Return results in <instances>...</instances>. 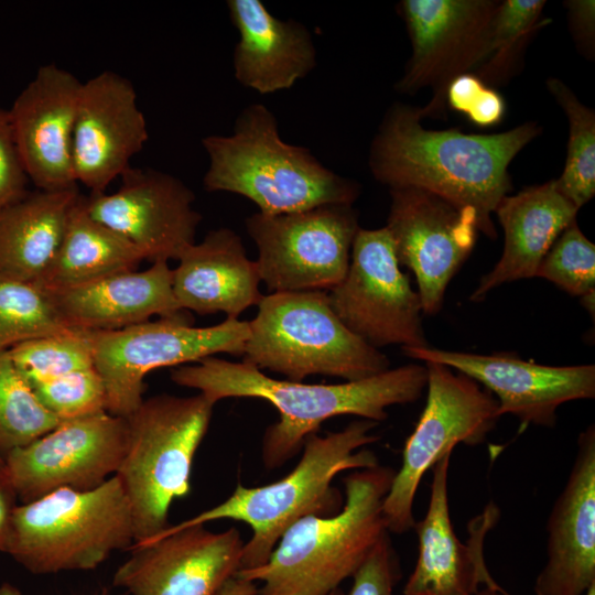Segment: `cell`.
Instances as JSON below:
<instances>
[{"label":"cell","mask_w":595,"mask_h":595,"mask_svg":"<svg viewBox=\"0 0 595 595\" xmlns=\"http://www.w3.org/2000/svg\"><path fill=\"white\" fill-rule=\"evenodd\" d=\"M239 41L234 50L235 78L261 95L291 88L316 66L310 31L295 20H280L259 0H228Z\"/></svg>","instance_id":"23"},{"label":"cell","mask_w":595,"mask_h":595,"mask_svg":"<svg viewBox=\"0 0 595 595\" xmlns=\"http://www.w3.org/2000/svg\"><path fill=\"white\" fill-rule=\"evenodd\" d=\"M569 20L575 42L583 53L594 52L595 2L593 0L566 1Z\"/></svg>","instance_id":"39"},{"label":"cell","mask_w":595,"mask_h":595,"mask_svg":"<svg viewBox=\"0 0 595 595\" xmlns=\"http://www.w3.org/2000/svg\"><path fill=\"white\" fill-rule=\"evenodd\" d=\"M120 187L85 196L88 214L123 236L144 260L169 261L195 242L202 215L195 195L180 178L150 167L130 166Z\"/></svg>","instance_id":"16"},{"label":"cell","mask_w":595,"mask_h":595,"mask_svg":"<svg viewBox=\"0 0 595 595\" xmlns=\"http://www.w3.org/2000/svg\"><path fill=\"white\" fill-rule=\"evenodd\" d=\"M463 595H509V594L506 591H504L501 587L500 588L486 587L483 591H476V592L466 593Z\"/></svg>","instance_id":"43"},{"label":"cell","mask_w":595,"mask_h":595,"mask_svg":"<svg viewBox=\"0 0 595 595\" xmlns=\"http://www.w3.org/2000/svg\"><path fill=\"white\" fill-rule=\"evenodd\" d=\"M128 421L108 412L60 422L6 454L18 499H37L58 488L89 490L113 476L127 451Z\"/></svg>","instance_id":"14"},{"label":"cell","mask_w":595,"mask_h":595,"mask_svg":"<svg viewBox=\"0 0 595 595\" xmlns=\"http://www.w3.org/2000/svg\"><path fill=\"white\" fill-rule=\"evenodd\" d=\"M423 117L422 108L399 102L387 110L369 149L371 174L389 190L415 187L473 210L479 231L496 238L491 216L511 188L508 166L541 128L526 122L474 134L425 129Z\"/></svg>","instance_id":"1"},{"label":"cell","mask_w":595,"mask_h":595,"mask_svg":"<svg viewBox=\"0 0 595 595\" xmlns=\"http://www.w3.org/2000/svg\"><path fill=\"white\" fill-rule=\"evenodd\" d=\"M18 495L7 468L0 469V551L6 552Z\"/></svg>","instance_id":"40"},{"label":"cell","mask_w":595,"mask_h":595,"mask_svg":"<svg viewBox=\"0 0 595 595\" xmlns=\"http://www.w3.org/2000/svg\"><path fill=\"white\" fill-rule=\"evenodd\" d=\"M425 366V407L405 441L401 467L382 505L388 532L413 528L414 497L424 474L457 444L484 443L500 418L496 398L475 380L442 364L426 361Z\"/></svg>","instance_id":"10"},{"label":"cell","mask_w":595,"mask_h":595,"mask_svg":"<svg viewBox=\"0 0 595 595\" xmlns=\"http://www.w3.org/2000/svg\"><path fill=\"white\" fill-rule=\"evenodd\" d=\"M377 422L359 419L326 435H310L295 467L281 479L260 487L237 485L217 506L164 530L231 519L247 523L251 538L244 543L240 570L263 565L284 531L306 516H332L343 507L334 478L349 469L379 464L365 446L378 441L371 430Z\"/></svg>","instance_id":"5"},{"label":"cell","mask_w":595,"mask_h":595,"mask_svg":"<svg viewBox=\"0 0 595 595\" xmlns=\"http://www.w3.org/2000/svg\"><path fill=\"white\" fill-rule=\"evenodd\" d=\"M61 422L107 412L105 385L95 367L31 385Z\"/></svg>","instance_id":"35"},{"label":"cell","mask_w":595,"mask_h":595,"mask_svg":"<svg viewBox=\"0 0 595 595\" xmlns=\"http://www.w3.org/2000/svg\"><path fill=\"white\" fill-rule=\"evenodd\" d=\"M547 562L536 595H584L595 583V428L580 433L577 452L547 522Z\"/></svg>","instance_id":"21"},{"label":"cell","mask_w":595,"mask_h":595,"mask_svg":"<svg viewBox=\"0 0 595 595\" xmlns=\"http://www.w3.org/2000/svg\"><path fill=\"white\" fill-rule=\"evenodd\" d=\"M396 470L376 465L344 477L345 501L332 516H306L279 539L268 561L235 576L260 581L256 595H328L353 577L388 532L383 500Z\"/></svg>","instance_id":"3"},{"label":"cell","mask_w":595,"mask_h":595,"mask_svg":"<svg viewBox=\"0 0 595 595\" xmlns=\"http://www.w3.org/2000/svg\"><path fill=\"white\" fill-rule=\"evenodd\" d=\"M82 84L65 68L42 65L8 109L25 173L40 191L77 186L73 133Z\"/></svg>","instance_id":"20"},{"label":"cell","mask_w":595,"mask_h":595,"mask_svg":"<svg viewBox=\"0 0 595 595\" xmlns=\"http://www.w3.org/2000/svg\"><path fill=\"white\" fill-rule=\"evenodd\" d=\"M30 385L94 366L91 331L69 328L7 350Z\"/></svg>","instance_id":"33"},{"label":"cell","mask_w":595,"mask_h":595,"mask_svg":"<svg viewBox=\"0 0 595 595\" xmlns=\"http://www.w3.org/2000/svg\"><path fill=\"white\" fill-rule=\"evenodd\" d=\"M202 144L208 156L205 190L241 195L264 215L353 205L360 194L357 182L324 166L307 148L283 141L262 104L241 110L231 134L207 136Z\"/></svg>","instance_id":"4"},{"label":"cell","mask_w":595,"mask_h":595,"mask_svg":"<svg viewBox=\"0 0 595 595\" xmlns=\"http://www.w3.org/2000/svg\"><path fill=\"white\" fill-rule=\"evenodd\" d=\"M133 543L130 504L113 475L89 490L58 488L18 505L4 553L42 575L96 569Z\"/></svg>","instance_id":"6"},{"label":"cell","mask_w":595,"mask_h":595,"mask_svg":"<svg viewBox=\"0 0 595 595\" xmlns=\"http://www.w3.org/2000/svg\"><path fill=\"white\" fill-rule=\"evenodd\" d=\"M67 329L50 292L34 281L0 273V353Z\"/></svg>","instance_id":"30"},{"label":"cell","mask_w":595,"mask_h":595,"mask_svg":"<svg viewBox=\"0 0 595 595\" xmlns=\"http://www.w3.org/2000/svg\"><path fill=\"white\" fill-rule=\"evenodd\" d=\"M29 182L14 140L9 110L0 105V209L26 195Z\"/></svg>","instance_id":"38"},{"label":"cell","mask_w":595,"mask_h":595,"mask_svg":"<svg viewBox=\"0 0 595 595\" xmlns=\"http://www.w3.org/2000/svg\"><path fill=\"white\" fill-rule=\"evenodd\" d=\"M451 454L433 467L431 494L424 518L413 528L419 539L415 567L403 588V595H463L478 591L479 584L500 588L490 576L483 554V541L496 519V508L477 518V529L469 545L456 537L448 507V469Z\"/></svg>","instance_id":"22"},{"label":"cell","mask_w":595,"mask_h":595,"mask_svg":"<svg viewBox=\"0 0 595 595\" xmlns=\"http://www.w3.org/2000/svg\"><path fill=\"white\" fill-rule=\"evenodd\" d=\"M172 269L174 296L184 311L199 315L223 312L238 318L264 295L257 261L247 257L241 238L229 228L209 231L188 246Z\"/></svg>","instance_id":"25"},{"label":"cell","mask_w":595,"mask_h":595,"mask_svg":"<svg viewBox=\"0 0 595 595\" xmlns=\"http://www.w3.org/2000/svg\"><path fill=\"white\" fill-rule=\"evenodd\" d=\"M242 361L302 381L311 375L346 381L390 369L389 358L351 333L332 310L326 291L263 296L249 322Z\"/></svg>","instance_id":"8"},{"label":"cell","mask_w":595,"mask_h":595,"mask_svg":"<svg viewBox=\"0 0 595 595\" xmlns=\"http://www.w3.org/2000/svg\"><path fill=\"white\" fill-rule=\"evenodd\" d=\"M258 586L255 582L232 576L213 595H256Z\"/></svg>","instance_id":"41"},{"label":"cell","mask_w":595,"mask_h":595,"mask_svg":"<svg viewBox=\"0 0 595 595\" xmlns=\"http://www.w3.org/2000/svg\"><path fill=\"white\" fill-rule=\"evenodd\" d=\"M411 358L447 366L496 394L498 412L511 414L520 431L529 425L553 428L565 402L595 397V366H548L512 354L480 355L437 348H404Z\"/></svg>","instance_id":"17"},{"label":"cell","mask_w":595,"mask_h":595,"mask_svg":"<svg viewBox=\"0 0 595 595\" xmlns=\"http://www.w3.org/2000/svg\"><path fill=\"white\" fill-rule=\"evenodd\" d=\"M91 337L107 412L127 419L143 401V379L150 371L216 354L242 356L250 326L234 317L206 327L191 325L187 317L159 318L120 329L91 331Z\"/></svg>","instance_id":"9"},{"label":"cell","mask_w":595,"mask_h":595,"mask_svg":"<svg viewBox=\"0 0 595 595\" xmlns=\"http://www.w3.org/2000/svg\"><path fill=\"white\" fill-rule=\"evenodd\" d=\"M536 277L581 300L595 295V245L581 231L576 219L555 239Z\"/></svg>","instance_id":"34"},{"label":"cell","mask_w":595,"mask_h":595,"mask_svg":"<svg viewBox=\"0 0 595 595\" xmlns=\"http://www.w3.org/2000/svg\"><path fill=\"white\" fill-rule=\"evenodd\" d=\"M577 212L554 180L506 195L495 210L505 234L502 255L480 279L470 300L479 301L504 283L536 277L540 262Z\"/></svg>","instance_id":"26"},{"label":"cell","mask_w":595,"mask_h":595,"mask_svg":"<svg viewBox=\"0 0 595 595\" xmlns=\"http://www.w3.org/2000/svg\"><path fill=\"white\" fill-rule=\"evenodd\" d=\"M327 293L340 322L370 346L429 347L419 293L401 271L386 227L357 230L347 273Z\"/></svg>","instance_id":"12"},{"label":"cell","mask_w":595,"mask_h":595,"mask_svg":"<svg viewBox=\"0 0 595 595\" xmlns=\"http://www.w3.org/2000/svg\"><path fill=\"white\" fill-rule=\"evenodd\" d=\"M0 595H24L15 585L4 582L0 585Z\"/></svg>","instance_id":"42"},{"label":"cell","mask_w":595,"mask_h":595,"mask_svg":"<svg viewBox=\"0 0 595 595\" xmlns=\"http://www.w3.org/2000/svg\"><path fill=\"white\" fill-rule=\"evenodd\" d=\"M385 226L400 266L416 279L422 313L435 315L452 278L475 247L479 232L475 213L415 187L390 190Z\"/></svg>","instance_id":"15"},{"label":"cell","mask_w":595,"mask_h":595,"mask_svg":"<svg viewBox=\"0 0 595 595\" xmlns=\"http://www.w3.org/2000/svg\"><path fill=\"white\" fill-rule=\"evenodd\" d=\"M78 186L28 192L0 209V273L22 280L41 279L63 237Z\"/></svg>","instance_id":"27"},{"label":"cell","mask_w":595,"mask_h":595,"mask_svg":"<svg viewBox=\"0 0 595 595\" xmlns=\"http://www.w3.org/2000/svg\"><path fill=\"white\" fill-rule=\"evenodd\" d=\"M60 422L39 400L8 353H0V450L4 456L47 433Z\"/></svg>","instance_id":"32"},{"label":"cell","mask_w":595,"mask_h":595,"mask_svg":"<svg viewBox=\"0 0 595 595\" xmlns=\"http://www.w3.org/2000/svg\"><path fill=\"white\" fill-rule=\"evenodd\" d=\"M214 405L202 393H162L143 399L127 418L128 446L115 475L130 504L133 545L166 529L172 502L191 491L194 456L208 431Z\"/></svg>","instance_id":"7"},{"label":"cell","mask_w":595,"mask_h":595,"mask_svg":"<svg viewBox=\"0 0 595 595\" xmlns=\"http://www.w3.org/2000/svg\"><path fill=\"white\" fill-rule=\"evenodd\" d=\"M3 468H6V456L0 450V469H3Z\"/></svg>","instance_id":"44"},{"label":"cell","mask_w":595,"mask_h":595,"mask_svg":"<svg viewBox=\"0 0 595 595\" xmlns=\"http://www.w3.org/2000/svg\"><path fill=\"white\" fill-rule=\"evenodd\" d=\"M445 101L478 127L498 125L506 111L502 96L473 73L459 75L448 84Z\"/></svg>","instance_id":"36"},{"label":"cell","mask_w":595,"mask_h":595,"mask_svg":"<svg viewBox=\"0 0 595 595\" xmlns=\"http://www.w3.org/2000/svg\"><path fill=\"white\" fill-rule=\"evenodd\" d=\"M400 578L398 555L387 532L354 574L349 595H392Z\"/></svg>","instance_id":"37"},{"label":"cell","mask_w":595,"mask_h":595,"mask_svg":"<svg viewBox=\"0 0 595 595\" xmlns=\"http://www.w3.org/2000/svg\"><path fill=\"white\" fill-rule=\"evenodd\" d=\"M543 0L499 1L489 42V55L477 68V76L493 87L507 80L533 33L551 20L541 19Z\"/></svg>","instance_id":"31"},{"label":"cell","mask_w":595,"mask_h":595,"mask_svg":"<svg viewBox=\"0 0 595 595\" xmlns=\"http://www.w3.org/2000/svg\"><path fill=\"white\" fill-rule=\"evenodd\" d=\"M498 4L496 0H403L398 4L412 53L396 89L415 94L432 88L434 95L422 108L424 116L440 113L448 84L488 58Z\"/></svg>","instance_id":"13"},{"label":"cell","mask_w":595,"mask_h":595,"mask_svg":"<svg viewBox=\"0 0 595 595\" xmlns=\"http://www.w3.org/2000/svg\"><path fill=\"white\" fill-rule=\"evenodd\" d=\"M258 248L261 281L269 291H331L346 275L358 216L353 205L264 215L245 220Z\"/></svg>","instance_id":"11"},{"label":"cell","mask_w":595,"mask_h":595,"mask_svg":"<svg viewBox=\"0 0 595 595\" xmlns=\"http://www.w3.org/2000/svg\"><path fill=\"white\" fill-rule=\"evenodd\" d=\"M171 380L198 390L215 404L225 398H258L272 404L279 420L264 431L261 459L267 469H277L331 418L356 415L379 423L388 418L387 408L419 400L428 370L425 365L409 364L360 380L303 383L271 378L244 361L209 356L173 368Z\"/></svg>","instance_id":"2"},{"label":"cell","mask_w":595,"mask_h":595,"mask_svg":"<svg viewBox=\"0 0 595 595\" xmlns=\"http://www.w3.org/2000/svg\"><path fill=\"white\" fill-rule=\"evenodd\" d=\"M328 595H345V594L340 588H336L335 591H333Z\"/></svg>","instance_id":"46"},{"label":"cell","mask_w":595,"mask_h":595,"mask_svg":"<svg viewBox=\"0 0 595 595\" xmlns=\"http://www.w3.org/2000/svg\"><path fill=\"white\" fill-rule=\"evenodd\" d=\"M547 87L569 120L565 165L554 183L558 191L580 209L595 194V112L560 79L549 78Z\"/></svg>","instance_id":"29"},{"label":"cell","mask_w":595,"mask_h":595,"mask_svg":"<svg viewBox=\"0 0 595 595\" xmlns=\"http://www.w3.org/2000/svg\"><path fill=\"white\" fill-rule=\"evenodd\" d=\"M584 595H595V583L591 585Z\"/></svg>","instance_id":"45"},{"label":"cell","mask_w":595,"mask_h":595,"mask_svg":"<svg viewBox=\"0 0 595 595\" xmlns=\"http://www.w3.org/2000/svg\"><path fill=\"white\" fill-rule=\"evenodd\" d=\"M149 138L132 83L104 71L82 84L73 133V172L90 194L105 193Z\"/></svg>","instance_id":"19"},{"label":"cell","mask_w":595,"mask_h":595,"mask_svg":"<svg viewBox=\"0 0 595 595\" xmlns=\"http://www.w3.org/2000/svg\"><path fill=\"white\" fill-rule=\"evenodd\" d=\"M242 548L236 528L213 532L194 524L163 530L130 548L112 583L131 595H213L240 570Z\"/></svg>","instance_id":"18"},{"label":"cell","mask_w":595,"mask_h":595,"mask_svg":"<svg viewBox=\"0 0 595 595\" xmlns=\"http://www.w3.org/2000/svg\"><path fill=\"white\" fill-rule=\"evenodd\" d=\"M143 260L129 240L88 214L80 194L69 212L57 251L36 283L55 293L133 270Z\"/></svg>","instance_id":"28"},{"label":"cell","mask_w":595,"mask_h":595,"mask_svg":"<svg viewBox=\"0 0 595 595\" xmlns=\"http://www.w3.org/2000/svg\"><path fill=\"white\" fill-rule=\"evenodd\" d=\"M69 328L112 331L160 318L186 317L174 296L167 261L127 270L51 293Z\"/></svg>","instance_id":"24"}]
</instances>
